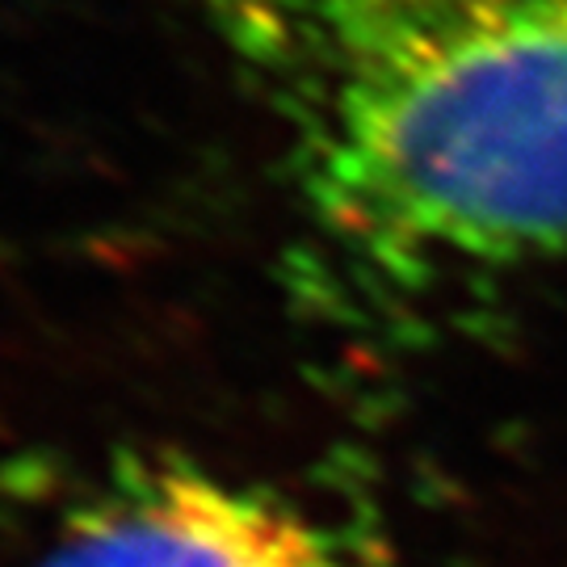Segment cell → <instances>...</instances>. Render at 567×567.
<instances>
[{
  "mask_svg": "<svg viewBox=\"0 0 567 567\" xmlns=\"http://www.w3.org/2000/svg\"><path fill=\"white\" fill-rule=\"evenodd\" d=\"M21 567H353L282 492L161 454L105 471Z\"/></svg>",
  "mask_w": 567,
  "mask_h": 567,
  "instance_id": "2",
  "label": "cell"
},
{
  "mask_svg": "<svg viewBox=\"0 0 567 567\" xmlns=\"http://www.w3.org/2000/svg\"><path fill=\"white\" fill-rule=\"evenodd\" d=\"M278 135L311 261L365 290L567 257V0H194Z\"/></svg>",
  "mask_w": 567,
  "mask_h": 567,
  "instance_id": "1",
  "label": "cell"
}]
</instances>
